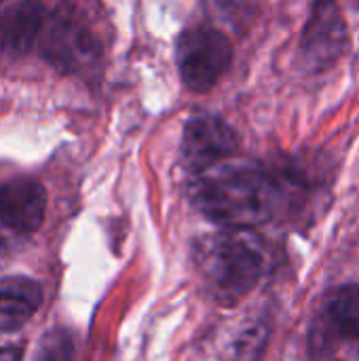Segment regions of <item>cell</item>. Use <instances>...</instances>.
<instances>
[{"instance_id": "1", "label": "cell", "mask_w": 359, "mask_h": 361, "mask_svg": "<svg viewBox=\"0 0 359 361\" xmlns=\"http://www.w3.org/2000/svg\"><path fill=\"white\" fill-rule=\"evenodd\" d=\"M305 186L298 167H264L233 157L193 173L188 190L193 205L207 220L224 228H254L273 220Z\"/></svg>"}, {"instance_id": "2", "label": "cell", "mask_w": 359, "mask_h": 361, "mask_svg": "<svg viewBox=\"0 0 359 361\" xmlns=\"http://www.w3.org/2000/svg\"><path fill=\"white\" fill-rule=\"evenodd\" d=\"M193 264L209 298L235 305L269 271L271 250L254 228H222L195 241Z\"/></svg>"}, {"instance_id": "3", "label": "cell", "mask_w": 359, "mask_h": 361, "mask_svg": "<svg viewBox=\"0 0 359 361\" xmlns=\"http://www.w3.org/2000/svg\"><path fill=\"white\" fill-rule=\"evenodd\" d=\"M40 55L61 74H78L102 57V42L87 19L70 4H57L47 13L40 36Z\"/></svg>"}, {"instance_id": "4", "label": "cell", "mask_w": 359, "mask_h": 361, "mask_svg": "<svg viewBox=\"0 0 359 361\" xmlns=\"http://www.w3.org/2000/svg\"><path fill=\"white\" fill-rule=\"evenodd\" d=\"M233 63V42L209 25L184 30L176 42V66L184 87L193 93L209 91Z\"/></svg>"}, {"instance_id": "5", "label": "cell", "mask_w": 359, "mask_h": 361, "mask_svg": "<svg viewBox=\"0 0 359 361\" xmlns=\"http://www.w3.org/2000/svg\"><path fill=\"white\" fill-rule=\"evenodd\" d=\"M349 47V27L339 0H313L303 36L300 59L309 72L332 68Z\"/></svg>"}, {"instance_id": "6", "label": "cell", "mask_w": 359, "mask_h": 361, "mask_svg": "<svg viewBox=\"0 0 359 361\" xmlns=\"http://www.w3.org/2000/svg\"><path fill=\"white\" fill-rule=\"evenodd\" d=\"M239 150L235 129L216 116H199L186 123L182 135V159L193 173L229 161Z\"/></svg>"}, {"instance_id": "7", "label": "cell", "mask_w": 359, "mask_h": 361, "mask_svg": "<svg viewBox=\"0 0 359 361\" xmlns=\"http://www.w3.org/2000/svg\"><path fill=\"white\" fill-rule=\"evenodd\" d=\"M47 214V190L34 178H13L0 186V222L21 235L36 233Z\"/></svg>"}, {"instance_id": "8", "label": "cell", "mask_w": 359, "mask_h": 361, "mask_svg": "<svg viewBox=\"0 0 359 361\" xmlns=\"http://www.w3.org/2000/svg\"><path fill=\"white\" fill-rule=\"evenodd\" d=\"M47 13L42 0H19L0 13V66L30 53L38 42Z\"/></svg>"}, {"instance_id": "9", "label": "cell", "mask_w": 359, "mask_h": 361, "mask_svg": "<svg viewBox=\"0 0 359 361\" xmlns=\"http://www.w3.org/2000/svg\"><path fill=\"white\" fill-rule=\"evenodd\" d=\"M42 305V288L36 279L13 275L0 279V332L21 328Z\"/></svg>"}, {"instance_id": "10", "label": "cell", "mask_w": 359, "mask_h": 361, "mask_svg": "<svg viewBox=\"0 0 359 361\" xmlns=\"http://www.w3.org/2000/svg\"><path fill=\"white\" fill-rule=\"evenodd\" d=\"M322 322L330 334L343 341H359V286L332 290L324 302Z\"/></svg>"}, {"instance_id": "11", "label": "cell", "mask_w": 359, "mask_h": 361, "mask_svg": "<svg viewBox=\"0 0 359 361\" xmlns=\"http://www.w3.org/2000/svg\"><path fill=\"white\" fill-rule=\"evenodd\" d=\"M271 336V328L267 319L254 317L248 322H241L229 341V355L235 361H258L267 351V343Z\"/></svg>"}, {"instance_id": "12", "label": "cell", "mask_w": 359, "mask_h": 361, "mask_svg": "<svg viewBox=\"0 0 359 361\" xmlns=\"http://www.w3.org/2000/svg\"><path fill=\"white\" fill-rule=\"evenodd\" d=\"M32 361H74V341L68 330L53 328L40 336Z\"/></svg>"}, {"instance_id": "13", "label": "cell", "mask_w": 359, "mask_h": 361, "mask_svg": "<svg viewBox=\"0 0 359 361\" xmlns=\"http://www.w3.org/2000/svg\"><path fill=\"white\" fill-rule=\"evenodd\" d=\"M21 347L13 343H0V361H19Z\"/></svg>"}]
</instances>
